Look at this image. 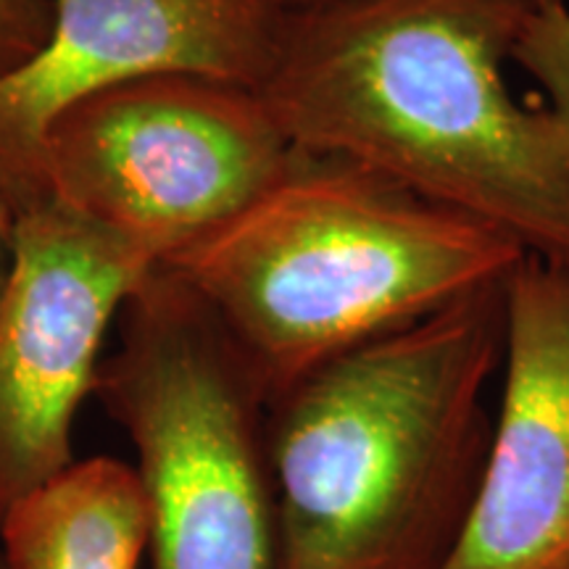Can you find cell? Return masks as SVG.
I'll return each mask as SVG.
<instances>
[{
    "mask_svg": "<svg viewBox=\"0 0 569 569\" xmlns=\"http://www.w3.org/2000/svg\"><path fill=\"white\" fill-rule=\"evenodd\" d=\"M532 6H290L256 96L290 146L361 163L569 267V138L503 80Z\"/></svg>",
    "mask_w": 569,
    "mask_h": 569,
    "instance_id": "6da1fadb",
    "label": "cell"
},
{
    "mask_svg": "<svg viewBox=\"0 0 569 569\" xmlns=\"http://www.w3.org/2000/svg\"><path fill=\"white\" fill-rule=\"evenodd\" d=\"M507 282L332 356L267 403L274 569H446L486 469Z\"/></svg>",
    "mask_w": 569,
    "mask_h": 569,
    "instance_id": "7a4b0ae2",
    "label": "cell"
},
{
    "mask_svg": "<svg viewBox=\"0 0 569 569\" xmlns=\"http://www.w3.org/2000/svg\"><path fill=\"white\" fill-rule=\"evenodd\" d=\"M525 256L498 227L296 148L251 206L163 264L217 315L269 403L332 356L507 282Z\"/></svg>",
    "mask_w": 569,
    "mask_h": 569,
    "instance_id": "3957f363",
    "label": "cell"
},
{
    "mask_svg": "<svg viewBox=\"0 0 569 569\" xmlns=\"http://www.w3.org/2000/svg\"><path fill=\"white\" fill-rule=\"evenodd\" d=\"M92 396L130 438L151 569H274L267 393L201 296L156 264Z\"/></svg>",
    "mask_w": 569,
    "mask_h": 569,
    "instance_id": "277c9868",
    "label": "cell"
},
{
    "mask_svg": "<svg viewBox=\"0 0 569 569\" xmlns=\"http://www.w3.org/2000/svg\"><path fill=\"white\" fill-rule=\"evenodd\" d=\"M293 156L253 90L151 74L63 113L46 174L53 201L163 264L251 206Z\"/></svg>",
    "mask_w": 569,
    "mask_h": 569,
    "instance_id": "5b68a950",
    "label": "cell"
},
{
    "mask_svg": "<svg viewBox=\"0 0 569 569\" xmlns=\"http://www.w3.org/2000/svg\"><path fill=\"white\" fill-rule=\"evenodd\" d=\"M156 267L59 201L21 213L0 296V522L74 465V419L96 390L103 338Z\"/></svg>",
    "mask_w": 569,
    "mask_h": 569,
    "instance_id": "8992f818",
    "label": "cell"
},
{
    "mask_svg": "<svg viewBox=\"0 0 569 569\" xmlns=\"http://www.w3.org/2000/svg\"><path fill=\"white\" fill-rule=\"evenodd\" d=\"M53 27L0 80V203L13 217L51 201L46 142L77 103L151 74L259 88L290 0H51Z\"/></svg>",
    "mask_w": 569,
    "mask_h": 569,
    "instance_id": "52a82bcc",
    "label": "cell"
},
{
    "mask_svg": "<svg viewBox=\"0 0 569 569\" xmlns=\"http://www.w3.org/2000/svg\"><path fill=\"white\" fill-rule=\"evenodd\" d=\"M501 367L486 469L446 569L569 557V267L528 253L509 274Z\"/></svg>",
    "mask_w": 569,
    "mask_h": 569,
    "instance_id": "ba28073f",
    "label": "cell"
},
{
    "mask_svg": "<svg viewBox=\"0 0 569 569\" xmlns=\"http://www.w3.org/2000/svg\"><path fill=\"white\" fill-rule=\"evenodd\" d=\"M151 517L134 467L111 457L69 465L0 522L9 569H140Z\"/></svg>",
    "mask_w": 569,
    "mask_h": 569,
    "instance_id": "9c48e42d",
    "label": "cell"
},
{
    "mask_svg": "<svg viewBox=\"0 0 569 569\" xmlns=\"http://www.w3.org/2000/svg\"><path fill=\"white\" fill-rule=\"evenodd\" d=\"M511 61L522 67L549 98L553 119L569 138V3L536 0Z\"/></svg>",
    "mask_w": 569,
    "mask_h": 569,
    "instance_id": "30bf717a",
    "label": "cell"
},
{
    "mask_svg": "<svg viewBox=\"0 0 569 569\" xmlns=\"http://www.w3.org/2000/svg\"><path fill=\"white\" fill-rule=\"evenodd\" d=\"M51 27V0H0V80L46 46Z\"/></svg>",
    "mask_w": 569,
    "mask_h": 569,
    "instance_id": "8fae6325",
    "label": "cell"
},
{
    "mask_svg": "<svg viewBox=\"0 0 569 569\" xmlns=\"http://www.w3.org/2000/svg\"><path fill=\"white\" fill-rule=\"evenodd\" d=\"M13 227H17V217L0 203V296L6 290V280L11 272V243H13Z\"/></svg>",
    "mask_w": 569,
    "mask_h": 569,
    "instance_id": "7c38bea8",
    "label": "cell"
},
{
    "mask_svg": "<svg viewBox=\"0 0 569 569\" xmlns=\"http://www.w3.org/2000/svg\"><path fill=\"white\" fill-rule=\"evenodd\" d=\"M543 569H569V557H565V559H559V561H553V565H549V567H543Z\"/></svg>",
    "mask_w": 569,
    "mask_h": 569,
    "instance_id": "4fadbf2b",
    "label": "cell"
},
{
    "mask_svg": "<svg viewBox=\"0 0 569 569\" xmlns=\"http://www.w3.org/2000/svg\"><path fill=\"white\" fill-rule=\"evenodd\" d=\"M293 6H303V3H319V0H290Z\"/></svg>",
    "mask_w": 569,
    "mask_h": 569,
    "instance_id": "5bb4252c",
    "label": "cell"
},
{
    "mask_svg": "<svg viewBox=\"0 0 569 569\" xmlns=\"http://www.w3.org/2000/svg\"><path fill=\"white\" fill-rule=\"evenodd\" d=\"M0 569H9V567H6V561H3V553H0Z\"/></svg>",
    "mask_w": 569,
    "mask_h": 569,
    "instance_id": "9a60e30c",
    "label": "cell"
}]
</instances>
